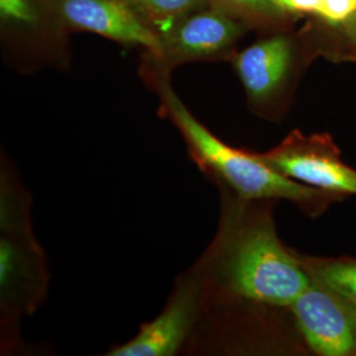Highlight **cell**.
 <instances>
[{
  "instance_id": "cell-4",
  "label": "cell",
  "mask_w": 356,
  "mask_h": 356,
  "mask_svg": "<svg viewBox=\"0 0 356 356\" xmlns=\"http://www.w3.org/2000/svg\"><path fill=\"white\" fill-rule=\"evenodd\" d=\"M247 28L245 22L214 4L189 13L160 38L157 51H143L141 79L170 78L175 69L191 63L229 60Z\"/></svg>"
},
{
  "instance_id": "cell-5",
  "label": "cell",
  "mask_w": 356,
  "mask_h": 356,
  "mask_svg": "<svg viewBox=\"0 0 356 356\" xmlns=\"http://www.w3.org/2000/svg\"><path fill=\"white\" fill-rule=\"evenodd\" d=\"M0 31L4 56L20 72L70 65L69 32L48 0H0Z\"/></svg>"
},
{
  "instance_id": "cell-8",
  "label": "cell",
  "mask_w": 356,
  "mask_h": 356,
  "mask_svg": "<svg viewBox=\"0 0 356 356\" xmlns=\"http://www.w3.org/2000/svg\"><path fill=\"white\" fill-rule=\"evenodd\" d=\"M306 346L319 356H356V306L312 280L288 307Z\"/></svg>"
},
{
  "instance_id": "cell-12",
  "label": "cell",
  "mask_w": 356,
  "mask_h": 356,
  "mask_svg": "<svg viewBox=\"0 0 356 356\" xmlns=\"http://www.w3.org/2000/svg\"><path fill=\"white\" fill-rule=\"evenodd\" d=\"M128 3L159 38L182 17L211 4L210 0H128Z\"/></svg>"
},
{
  "instance_id": "cell-6",
  "label": "cell",
  "mask_w": 356,
  "mask_h": 356,
  "mask_svg": "<svg viewBox=\"0 0 356 356\" xmlns=\"http://www.w3.org/2000/svg\"><path fill=\"white\" fill-rule=\"evenodd\" d=\"M206 305L204 273L195 261L175 281L164 309L140 326L126 343L110 348L106 356H175L191 339Z\"/></svg>"
},
{
  "instance_id": "cell-9",
  "label": "cell",
  "mask_w": 356,
  "mask_h": 356,
  "mask_svg": "<svg viewBox=\"0 0 356 356\" xmlns=\"http://www.w3.org/2000/svg\"><path fill=\"white\" fill-rule=\"evenodd\" d=\"M234 65L250 107L257 114L275 113L292 79L294 45L285 35H273L234 53Z\"/></svg>"
},
{
  "instance_id": "cell-3",
  "label": "cell",
  "mask_w": 356,
  "mask_h": 356,
  "mask_svg": "<svg viewBox=\"0 0 356 356\" xmlns=\"http://www.w3.org/2000/svg\"><path fill=\"white\" fill-rule=\"evenodd\" d=\"M48 259L33 232L31 195L11 160L0 168V329L1 350H13L22 319L47 298Z\"/></svg>"
},
{
  "instance_id": "cell-1",
  "label": "cell",
  "mask_w": 356,
  "mask_h": 356,
  "mask_svg": "<svg viewBox=\"0 0 356 356\" xmlns=\"http://www.w3.org/2000/svg\"><path fill=\"white\" fill-rule=\"evenodd\" d=\"M220 193L216 236L200 256L206 304L289 307L310 285L297 252L285 247L273 220V201Z\"/></svg>"
},
{
  "instance_id": "cell-2",
  "label": "cell",
  "mask_w": 356,
  "mask_h": 356,
  "mask_svg": "<svg viewBox=\"0 0 356 356\" xmlns=\"http://www.w3.org/2000/svg\"><path fill=\"white\" fill-rule=\"evenodd\" d=\"M144 83L157 94L159 114L177 128L191 161L219 191L248 201H289L312 216L322 214L329 204L343 200L342 195L281 175L256 152L220 140L179 99L170 78H153Z\"/></svg>"
},
{
  "instance_id": "cell-14",
  "label": "cell",
  "mask_w": 356,
  "mask_h": 356,
  "mask_svg": "<svg viewBox=\"0 0 356 356\" xmlns=\"http://www.w3.org/2000/svg\"><path fill=\"white\" fill-rule=\"evenodd\" d=\"M356 13V0H322L317 16L334 26H344Z\"/></svg>"
},
{
  "instance_id": "cell-11",
  "label": "cell",
  "mask_w": 356,
  "mask_h": 356,
  "mask_svg": "<svg viewBox=\"0 0 356 356\" xmlns=\"http://www.w3.org/2000/svg\"><path fill=\"white\" fill-rule=\"evenodd\" d=\"M310 279L356 306V257H317L297 254Z\"/></svg>"
},
{
  "instance_id": "cell-7",
  "label": "cell",
  "mask_w": 356,
  "mask_h": 356,
  "mask_svg": "<svg viewBox=\"0 0 356 356\" xmlns=\"http://www.w3.org/2000/svg\"><path fill=\"white\" fill-rule=\"evenodd\" d=\"M257 156L281 175L338 195H356V169L347 165L326 134L292 131L284 140Z\"/></svg>"
},
{
  "instance_id": "cell-15",
  "label": "cell",
  "mask_w": 356,
  "mask_h": 356,
  "mask_svg": "<svg viewBox=\"0 0 356 356\" xmlns=\"http://www.w3.org/2000/svg\"><path fill=\"white\" fill-rule=\"evenodd\" d=\"M272 3L284 16L293 13L317 15L322 0H272Z\"/></svg>"
},
{
  "instance_id": "cell-10",
  "label": "cell",
  "mask_w": 356,
  "mask_h": 356,
  "mask_svg": "<svg viewBox=\"0 0 356 356\" xmlns=\"http://www.w3.org/2000/svg\"><path fill=\"white\" fill-rule=\"evenodd\" d=\"M69 33L86 32L124 47L154 51L160 38L132 8L128 0H48Z\"/></svg>"
},
{
  "instance_id": "cell-13",
  "label": "cell",
  "mask_w": 356,
  "mask_h": 356,
  "mask_svg": "<svg viewBox=\"0 0 356 356\" xmlns=\"http://www.w3.org/2000/svg\"><path fill=\"white\" fill-rule=\"evenodd\" d=\"M218 8L250 24H272L285 16L276 10L272 0H210Z\"/></svg>"
},
{
  "instance_id": "cell-16",
  "label": "cell",
  "mask_w": 356,
  "mask_h": 356,
  "mask_svg": "<svg viewBox=\"0 0 356 356\" xmlns=\"http://www.w3.org/2000/svg\"><path fill=\"white\" fill-rule=\"evenodd\" d=\"M344 36L348 41V45L353 51V56L356 58V13L354 17L343 26Z\"/></svg>"
}]
</instances>
